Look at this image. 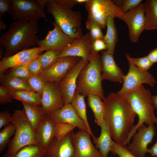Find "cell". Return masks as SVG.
<instances>
[{
  "label": "cell",
  "instance_id": "cell-1",
  "mask_svg": "<svg viewBox=\"0 0 157 157\" xmlns=\"http://www.w3.org/2000/svg\"><path fill=\"white\" fill-rule=\"evenodd\" d=\"M104 119L106 122L112 138L123 145L133 126L137 114L126 97L111 92L103 101Z\"/></svg>",
  "mask_w": 157,
  "mask_h": 157
},
{
  "label": "cell",
  "instance_id": "cell-2",
  "mask_svg": "<svg viewBox=\"0 0 157 157\" xmlns=\"http://www.w3.org/2000/svg\"><path fill=\"white\" fill-rule=\"evenodd\" d=\"M38 21L18 20L12 22L7 32L0 38V45L5 50L4 57L10 56L19 50L37 45Z\"/></svg>",
  "mask_w": 157,
  "mask_h": 157
},
{
  "label": "cell",
  "instance_id": "cell-3",
  "mask_svg": "<svg viewBox=\"0 0 157 157\" xmlns=\"http://www.w3.org/2000/svg\"><path fill=\"white\" fill-rule=\"evenodd\" d=\"M151 93L142 85L131 92L127 98L133 109L138 117V123L134 125L128 134L123 145L128 144L133 134L144 123L148 125L154 124L156 117L151 100Z\"/></svg>",
  "mask_w": 157,
  "mask_h": 157
},
{
  "label": "cell",
  "instance_id": "cell-4",
  "mask_svg": "<svg viewBox=\"0 0 157 157\" xmlns=\"http://www.w3.org/2000/svg\"><path fill=\"white\" fill-rule=\"evenodd\" d=\"M101 56L92 53L89 62L78 77L76 88L85 97L89 94L97 95L103 100L105 98L101 82Z\"/></svg>",
  "mask_w": 157,
  "mask_h": 157
},
{
  "label": "cell",
  "instance_id": "cell-5",
  "mask_svg": "<svg viewBox=\"0 0 157 157\" xmlns=\"http://www.w3.org/2000/svg\"><path fill=\"white\" fill-rule=\"evenodd\" d=\"M46 6L47 12L52 15L55 22L65 34L74 39L83 35L81 12L61 6L54 0H49Z\"/></svg>",
  "mask_w": 157,
  "mask_h": 157
},
{
  "label": "cell",
  "instance_id": "cell-6",
  "mask_svg": "<svg viewBox=\"0 0 157 157\" xmlns=\"http://www.w3.org/2000/svg\"><path fill=\"white\" fill-rule=\"evenodd\" d=\"M11 123L15 127V132L3 156L13 155L26 146L38 145L35 133L24 108L15 111L12 115Z\"/></svg>",
  "mask_w": 157,
  "mask_h": 157
},
{
  "label": "cell",
  "instance_id": "cell-7",
  "mask_svg": "<svg viewBox=\"0 0 157 157\" xmlns=\"http://www.w3.org/2000/svg\"><path fill=\"white\" fill-rule=\"evenodd\" d=\"M88 16L95 20L103 28L109 16L117 18L122 13L120 7L111 0H88L85 3Z\"/></svg>",
  "mask_w": 157,
  "mask_h": 157
},
{
  "label": "cell",
  "instance_id": "cell-8",
  "mask_svg": "<svg viewBox=\"0 0 157 157\" xmlns=\"http://www.w3.org/2000/svg\"><path fill=\"white\" fill-rule=\"evenodd\" d=\"M10 0L12 6L9 14L14 19L29 22L46 17L44 9L37 0Z\"/></svg>",
  "mask_w": 157,
  "mask_h": 157
},
{
  "label": "cell",
  "instance_id": "cell-9",
  "mask_svg": "<svg viewBox=\"0 0 157 157\" xmlns=\"http://www.w3.org/2000/svg\"><path fill=\"white\" fill-rule=\"evenodd\" d=\"M129 66L128 72L122 79V88L117 93L118 95L126 97L129 93L142 83H147L153 86L156 83L154 76L148 72L142 71L131 63H129Z\"/></svg>",
  "mask_w": 157,
  "mask_h": 157
},
{
  "label": "cell",
  "instance_id": "cell-10",
  "mask_svg": "<svg viewBox=\"0 0 157 157\" xmlns=\"http://www.w3.org/2000/svg\"><path fill=\"white\" fill-rule=\"evenodd\" d=\"M117 18L127 25L131 41L137 42L140 35L145 29V18L144 3H141L128 11L121 14Z\"/></svg>",
  "mask_w": 157,
  "mask_h": 157
},
{
  "label": "cell",
  "instance_id": "cell-11",
  "mask_svg": "<svg viewBox=\"0 0 157 157\" xmlns=\"http://www.w3.org/2000/svg\"><path fill=\"white\" fill-rule=\"evenodd\" d=\"M156 127L154 124H143L133 135L132 142L129 144L127 148L135 157H145L148 145L151 143L155 135Z\"/></svg>",
  "mask_w": 157,
  "mask_h": 157
},
{
  "label": "cell",
  "instance_id": "cell-12",
  "mask_svg": "<svg viewBox=\"0 0 157 157\" xmlns=\"http://www.w3.org/2000/svg\"><path fill=\"white\" fill-rule=\"evenodd\" d=\"M80 59L79 57L73 56L61 58L52 66L43 71L39 74L46 81L59 85L69 71Z\"/></svg>",
  "mask_w": 157,
  "mask_h": 157
},
{
  "label": "cell",
  "instance_id": "cell-13",
  "mask_svg": "<svg viewBox=\"0 0 157 157\" xmlns=\"http://www.w3.org/2000/svg\"><path fill=\"white\" fill-rule=\"evenodd\" d=\"M52 30L48 31L45 37L38 40L37 44L43 51L51 50H63L69 46L75 39L65 34L54 22Z\"/></svg>",
  "mask_w": 157,
  "mask_h": 157
},
{
  "label": "cell",
  "instance_id": "cell-14",
  "mask_svg": "<svg viewBox=\"0 0 157 157\" xmlns=\"http://www.w3.org/2000/svg\"><path fill=\"white\" fill-rule=\"evenodd\" d=\"M89 60L81 58L78 62L67 73L59 84L64 105L71 104L77 86L78 76Z\"/></svg>",
  "mask_w": 157,
  "mask_h": 157
},
{
  "label": "cell",
  "instance_id": "cell-15",
  "mask_svg": "<svg viewBox=\"0 0 157 157\" xmlns=\"http://www.w3.org/2000/svg\"><path fill=\"white\" fill-rule=\"evenodd\" d=\"M64 105L58 86L46 82L41 100V106L44 115H49L58 110Z\"/></svg>",
  "mask_w": 157,
  "mask_h": 157
},
{
  "label": "cell",
  "instance_id": "cell-16",
  "mask_svg": "<svg viewBox=\"0 0 157 157\" xmlns=\"http://www.w3.org/2000/svg\"><path fill=\"white\" fill-rule=\"evenodd\" d=\"M38 47L20 51L9 57H2L0 62V72L3 73L9 68L24 65L37 58L42 52Z\"/></svg>",
  "mask_w": 157,
  "mask_h": 157
},
{
  "label": "cell",
  "instance_id": "cell-17",
  "mask_svg": "<svg viewBox=\"0 0 157 157\" xmlns=\"http://www.w3.org/2000/svg\"><path fill=\"white\" fill-rule=\"evenodd\" d=\"M87 132L80 130L74 133L72 142L75 149V157H102L94 146Z\"/></svg>",
  "mask_w": 157,
  "mask_h": 157
},
{
  "label": "cell",
  "instance_id": "cell-18",
  "mask_svg": "<svg viewBox=\"0 0 157 157\" xmlns=\"http://www.w3.org/2000/svg\"><path fill=\"white\" fill-rule=\"evenodd\" d=\"M74 133L72 131L60 139L55 138L45 150L44 157H75V149L72 142Z\"/></svg>",
  "mask_w": 157,
  "mask_h": 157
},
{
  "label": "cell",
  "instance_id": "cell-19",
  "mask_svg": "<svg viewBox=\"0 0 157 157\" xmlns=\"http://www.w3.org/2000/svg\"><path fill=\"white\" fill-rule=\"evenodd\" d=\"M92 41L88 32L81 37L75 39L71 44L63 50L59 58L77 57L89 60L92 53Z\"/></svg>",
  "mask_w": 157,
  "mask_h": 157
},
{
  "label": "cell",
  "instance_id": "cell-20",
  "mask_svg": "<svg viewBox=\"0 0 157 157\" xmlns=\"http://www.w3.org/2000/svg\"><path fill=\"white\" fill-rule=\"evenodd\" d=\"M101 59L102 81L107 80L122 83L125 75L115 63L113 55L104 51L102 53Z\"/></svg>",
  "mask_w": 157,
  "mask_h": 157
},
{
  "label": "cell",
  "instance_id": "cell-21",
  "mask_svg": "<svg viewBox=\"0 0 157 157\" xmlns=\"http://www.w3.org/2000/svg\"><path fill=\"white\" fill-rule=\"evenodd\" d=\"M35 134L38 145L45 150L55 138V123L49 115H44Z\"/></svg>",
  "mask_w": 157,
  "mask_h": 157
},
{
  "label": "cell",
  "instance_id": "cell-22",
  "mask_svg": "<svg viewBox=\"0 0 157 157\" xmlns=\"http://www.w3.org/2000/svg\"><path fill=\"white\" fill-rule=\"evenodd\" d=\"M49 115L55 123H68L75 126L81 130L88 132L84 122L77 115L71 104L64 105Z\"/></svg>",
  "mask_w": 157,
  "mask_h": 157
},
{
  "label": "cell",
  "instance_id": "cell-23",
  "mask_svg": "<svg viewBox=\"0 0 157 157\" xmlns=\"http://www.w3.org/2000/svg\"><path fill=\"white\" fill-rule=\"evenodd\" d=\"M85 97L80 93L78 89L76 88L71 104L77 115L84 122L88 132L92 137L94 143L97 138L93 134L88 121L86 115V106L84 100Z\"/></svg>",
  "mask_w": 157,
  "mask_h": 157
},
{
  "label": "cell",
  "instance_id": "cell-24",
  "mask_svg": "<svg viewBox=\"0 0 157 157\" xmlns=\"http://www.w3.org/2000/svg\"><path fill=\"white\" fill-rule=\"evenodd\" d=\"M101 132L100 136L97 138L95 142V147L98 148L102 157H107L110 151L111 137L107 122L104 119L101 126Z\"/></svg>",
  "mask_w": 157,
  "mask_h": 157
},
{
  "label": "cell",
  "instance_id": "cell-25",
  "mask_svg": "<svg viewBox=\"0 0 157 157\" xmlns=\"http://www.w3.org/2000/svg\"><path fill=\"white\" fill-rule=\"evenodd\" d=\"M0 73V81L1 85L8 90L34 91L26 79L10 76L2 72Z\"/></svg>",
  "mask_w": 157,
  "mask_h": 157
},
{
  "label": "cell",
  "instance_id": "cell-26",
  "mask_svg": "<svg viewBox=\"0 0 157 157\" xmlns=\"http://www.w3.org/2000/svg\"><path fill=\"white\" fill-rule=\"evenodd\" d=\"M106 26V33L103 39L107 46L106 51L113 55L117 41V31L115 24L114 18L110 16L108 17Z\"/></svg>",
  "mask_w": 157,
  "mask_h": 157
},
{
  "label": "cell",
  "instance_id": "cell-27",
  "mask_svg": "<svg viewBox=\"0 0 157 157\" xmlns=\"http://www.w3.org/2000/svg\"><path fill=\"white\" fill-rule=\"evenodd\" d=\"M144 4L145 29H157V0H147Z\"/></svg>",
  "mask_w": 157,
  "mask_h": 157
},
{
  "label": "cell",
  "instance_id": "cell-28",
  "mask_svg": "<svg viewBox=\"0 0 157 157\" xmlns=\"http://www.w3.org/2000/svg\"><path fill=\"white\" fill-rule=\"evenodd\" d=\"M27 117L33 131H35L41 120L44 115L41 105H36L22 102Z\"/></svg>",
  "mask_w": 157,
  "mask_h": 157
},
{
  "label": "cell",
  "instance_id": "cell-29",
  "mask_svg": "<svg viewBox=\"0 0 157 157\" xmlns=\"http://www.w3.org/2000/svg\"><path fill=\"white\" fill-rule=\"evenodd\" d=\"M87 104L93 112L94 122L101 126L104 119V108L103 102L98 96L89 94L88 96Z\"/></svg>",
  "mask_w": 157,
  "mask_h": 157
},
{
  "label": "cell",
  "instance_id": "cell-30",
  "mask_svg": "<svg viewBox=\"0 0 157 157\" xmlns=\"http://www.w3.org/2000/svg\"><path fill=\"white\" fill-rule=\"evenodd\" d=\"M9 90L13 99L29 104L41 105L42 96L37 92L29 90Z\"/></svg>",
  "mask_w": 157,
  "mask_h": 157
},
{
  "label": "cell",
  "instance_id": "cell-31",
  "mask_svg": "<svg viewBox=\"0 0 157 157\" xmlns=\"http://www.w3.org/2000/svg\"><path fill=\"white\" fill-rule=\"evenodd\" d=\"M44 151L39 145H31L23 147L13 155L3 157H44Z\"/></svg>",
  "mask_w": 157,
  "mask_h": 157
},
{
  "label": "cell",
  "instance_id": "cell-32",
  "mask_svg": "<svg viewBox=\"0 0 157 157\" xmlns=\"http://www.w3.org/2000/svg\"><path fill=\"white\" fill-rule=\"evenodd\" d=\"M63 50H51L47 51L38 58L42 65L43 71L51 67L60 59L59 56Z\"/></svg>",
  "mask_w": 157,
  "mask_h": 157
},
{
  "label": "cell",
  "instance_id": "cell-33",
  "mask_svg": "<svg viewBox=\"0 0 157 157\" xmlns=\"http://www.w3.org/2000/svg\"><path fill=\"white\" fill-rule=\"evenodd\" d=\"M85 24L92 40L103 38L104 35L101 30L102 28L98 22L88 16Z\"/></svg>",
  "mask_w": 157,
  "mask_h": 157
},
{
  "label": "cell",
  "instance_id": "cell-34",
  "mask_svg": "<svg viewBox=\"0 0 157 157\" xmlns=\"http://www.w3.org/2000/svg\"><path fill=\"white\" fill-rule=\"evenodd\" d=\"M15 127L12 123L4 127L0 131V152L1 153L4 150L10 138L14 135Z\"/></svg>",
  "mask_w": 157,
  "mask_h": 157
},
{
  "label": "cell",
  "instance_id": "cell-35",
  "mask_svg": "<svg viewBox=\"0 0 157 157\" xmlns=\"http://www.w3.org/2000/svg\"><path fill=\"white\" fill-rule=\"evenodd\" d=\"M26 80L35 92L42 95L46 81L41 76H32Z\"/></svg>",
  "mask_w": 157,
  "mask_h": 157
},
{
  "label": "cell",
  "instance_id": "cell-36",
  "mask_svg": "<svg viewBox=\"0 0 157 157\" xmlns=\"http://www.w3.org/2000/svg\"><path fill=\"white\" fill-rule=\"evenodd\" d=\"M126 56L129 63L134 65L139 69L143 71H147L153 64L147 56L135 58L131 57L129 54L126 53Z\"/></svg>",
  "mask_w": 157,
  "mask_h": 157
},
{
  "label": "cell",
  "instance_id": "cell-37",
  "mask_svg": "<svg viewBox=\"0 0 157 157\" xmlns=\"http://www.w3.org/2000/svg\"><path fill=\"white\" fill-rule=\"evenodd\" d=\"M33 60L24 65L11 68L7 74L10 76L18 77L26 80L31 76L29 71V67L30 63Z\"/></svg>",
  "mask_w": 157,
  "mask_h": 157
},
{
  "label": "cell",
  "instance_id": "cell-38",
  "mask_svg": "<svg viewBox=\"0 0 157 157\" xmlns=\"http://www.w3.org/2000/svg\"><path fill=\"white\" fill-rule=\"evenodd\" d=\"M76 127L68 123H55V138L60 139L63 138Z\"/></svg>",
  "mask_w": 157,
  "mask_h": 157
},
{
  "label": "cell",
  "instance_id": "cell-39",
  "mask_svg": "<svg viewBox=\"0 0 157 157\" xmlns=\"http://www.w3.org/2000/svg\"><path fill=\"white\" fill-rule=\"evenodd\" d=\"M110 151L118 157H135L128 150L126 146L119 144L112 140Z\"/></svg>",
  "mask_w": 157,
  "mask_h": 157
},
{
  "label": "cell",
  "instance_id": "cell-40",
  "mask_svg": "<svg viewBox=\"0 0 157 157\" xmlns=\"http://www.w3.org/2000/svg\"><path fill=\"white\" fill-rule=\"evenodd\" d=\"M43 71L42 65L38 57L31 62L29 67L31 76L39 74Z\"/></svg>",
  "mask_w": 157,
  "mask_h": 157
},
{
  "label": "cell",
  "instance_id": "cell-41",
  "mask_svg": "<svg viewBox=\"0 0 157 157\" xmlns=\"http://www.w3.org/2000/svg\"><path fill=\"white\" fill-rule=\"evenodd\" d=\"M92 53H98L101 50H107L106 45L103 38L96 39L92 41Z\"/></svg>",
  "mask_w": 157,
  "mask_h": 157
},
{
  "label": "cell",
  "instance_id": "cell-42",
  "mask_svg": "<svg viewBox=\"0 0 157 157\" xmlns=\"http://www.w3.org/2000/svg\"><path fill=\"white\" fill-rule=\"evenodd\" d=\"M9 90L2 85L0 86V104L3 105L10 103L13 99Z\"/></svg>",
  "mask_w": 157,
  "mask_h": 157
},
{
  "label": "cell",
  "instance_id": "cell-43",
  "mask_svg": "<svg viewBox=\"0 0 157 157\" xmlns=\"http://www.w3.org/2000/svg\"><path fill=\"white\" fill-rule=\"evenodd\" d=\"M142 0H124L120 7L122 13H125L141 3Z\"/></svg>",
  "mask_w": 157,
  "mask_h": 157
},
{
  "label": "cell",
  "instance_id": "cell-44",
  "mask_svg": "<svg viewBox=\"0 0 157 157\" xmlns=\"http://www.w3.org/2000/svg\"><path fill=\"white\" fill-rule=\"evenodd\" d=\"M12 115L8 112L3 111L0 113V129L11 122Z\"/></svg>",
  "mask_w": 157,
  "mask_h": 157
},
{
  "label": "cell",
  "instance_id": "cell-45",
  "mask_svg": "<svg viewBox=\"0 0 157 157\" xmlns=\"http://www.w3.org/2000/svg\"><path fill=\"white\" fill-rule=\"evenodd\" d=\"M12 6L10 0H0V17L6 15V13H9Z\"/></svg>",
  "mask_w": 157,
  "mask_h": 157
},
{
  "label": "cell",
  "instance_id": "cell-46",
  "mask_svg": "<svg viewBox=\"0 0 157 157\" xmlns=\"http://www.w3.org/2000/svg\"><path fill=\"white\" fill-rule=\"evenodd\" d=\"M59 4L65 7L71 9L78 4L77 0H54Z\"/></svg>",
  "mask_w": 157,
  "mask_h": 157
},
{
  "label": "cell",
  "instance_id": "cell-47",
  "mask_svg": "<svg viewBox=\"0 0 157 157\" xmlns=\"http://www.w3.org/2000/svg\"><path fill=\"white\" fill-rule=\"evenodd\" d=\"M147 56L153 64L157 63V47L150 51Z\"/></svg>",
  "mask_w": 157,
  "mask_h": 157
},
{
  "label": "cell",
  "instance_id": "cell-48",
  "mask_svg": "<svg viewBox=\"0 0 157 157\" xmlns=\"http://www.w3.org/2000/svg\"><path fill=\"white\" fill-rule=\"evenodd\" d=\"M155 123L157 125V117L156 118ZM147 153H149L153 157H157V140L151 147L147 149Z\"/></svg>",
  "mask_w": 157,
  "mask_h": 157
},
{
  "label": "cell",
  "instance_id": "cell-49",
  "mask_svg": "<svg viewBox=\"0 0 157 157\" xmlns=\"http://www.w3.org/2000/svg\"><path fill=\"white\" fill-rule=\"evenodd\" d=\"M151 100L153 108L157 110V95L151 96Z\"/></svg>",
  "mask_w": 157,
  "mask_h": 157
},
{
  "label": "cell",
  "instance_id": "cell-50",
  "mask_svg": "<svg viewBox=\"0 0 157 157\" xmlns=\"http://www.w3.org/2000/svg\"><path fill=\"white\" fill-rule=\"evenodd\" d=\"M49 0H38V2L40 5L44 8L45 9V7L46 4L49 2Z\"/></svg>",
  "mask_w": 157,
  "mask_h": 157
},
{
  "label": "cell",
  "instance_id": "cell-51",
  "mask_svg": "<svg viewBox=\"0 0 157 157\" xmlns=\"http://www.w3.org/2000/svg\"><path fill=\"white\" fill-rule=\"evenodd\" d=\"M6 26L5 24L2 20L1 17H0V30L5 29Z\"/></svg>",
  "mask_w": 157,
  "mask_h": 157
}]
</instances>
